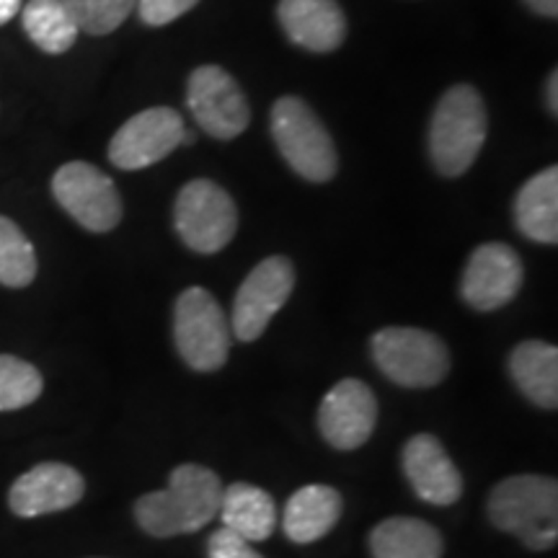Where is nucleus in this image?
Segmentation results:
<instances>
[{"instance_id":"obj_8","label":"nucleus","mask_w":558,"mask_h":558,"mask_svg":"<svg viewBox=\"0 0 558 558\" xmlns=\"http://www.w3.org/2000/svg\"><path fill=\"white\" fill-rule=\"evenodd\" d=\"M52 197L90 233H109L122 222V197L114 181L86 160H70L52 177Z\"/></svg>"},{"instance_id":"obj_11","label":"nucleus","mask_w":558,"mask_h":558,"mask_svg":"<svg viewBox=\"0 0 558 558\" xmlns=\"http://www.w3.org/2000/svg\"><path fill=\"white\" fill-rule=\"evenodd\" d=\"M184 132V120L177 109H145L114 132L109 143V160L122 171L148 169L179 148Z\"/></svg>"},{"instance_id":"obj_10","label":"nucleus","mask_w":558,"mask_h":558,"mask_svg":"<svg viewBox=\"0 0 558 558\" xmlns=\"http://www.w3.org/2000/svg\"><path fill=\"white\" fill-rule=\"evenodd\" d=\"M186 104L202 130L215 140H233L246 132L251 107L233 81V75L218 65L192 70L186 83Z\"/></svg>"},{"instance_id":"obj_7","label":"nucleus","mask_w":558,"mask_h":558,"mask_svg":"<svg viewBox=\"0 0 558 558\" xmlns=\"http://www.w3.org/2000/svg\"><path fill=\"white\" fill-rule=\"evenodd\" d=\"M173 226L186 248L197 254H218L239 230V209L215 181L194 179L179 192L173 205Z\"/></svg>"},{"instance_id":"obj_30","label":"nucleus","mask_w":558,"mask_h":558,"mask_svg":"<svg viewBox=\"0 0 558 558\" xmlns=\"http://www.w3.org/2000/svg\"><path fill=\"white\" fill-rule=\"evenodd\" d=\"M556 88H558V75H556V70H554V73H550V78H548V86H546V99H548L550 114H556V111H558V94H556Z\"/></svg>"},{"instance_id":"obj_2","label":"nucleus","mask_w":558,"mask_h":558,"mask_svg":"<svg viewBox=\"0 0 558 558\" xmlns=\"http://www.w3.org/2000/svg\"><path fill=\"white\" fill-rule=\"evenodd\" d=\"M492 525L512 533L530 550H548L558 543V481L538 473H520L499 481L486 501Z\"/></svg>"},{"instance_id":"obj_16","label":"nucleus","mask_w":558,"mask_h":558,"mask_svg":"<svg viewBox=\"0 0 558 558\" xmlns=\"http://www.w3.org/2000/svg\"><path fill=\"white\" fill-rule=\"evenodd\" d=\"M277 19L290 41L308 52H333L347 37V19L337 0H279Z\"/></svg>"},{"instance_id":"obj_14","label":"nucleus","mask_w":558,"mask_h":558,"mask_svg":"<svg viewBox=\"0 0 558 558\" xmlns=\"http://www.w3.org/2000/svg\"><path fill=\"white\" fill-rule=\"evenodd\" d=\"M86 494V481L73 465L39 463L21 473L9 492V507L16 518L32 520L41 514L75 507Z\"/></svg>"},{"instance_id":"obj_28","label":"nucleus","mask_w":558,"mask_h":558,"mask_svg":"<svg viewBox=\"0 0 558 558\" xmlns=\"http://www.w3.org/2000/svg\"><path fill=\"white\" fill-rule=\"evenodd\" d=\"M525 5H530L538 16H546V19L558 16V0H525Z\"/></svg>"},{"instance_id":"obj_15","label":"nucleus","mask_w":558,"mask_h":558,"mask_svg":"<svg viewBox=\"0 0 558 558\" xmlns=\"http://www.w3.org/2000/svg\"><path fill=\"white\" fill-rule=\"evenodd\" d=\"M401 465L414 494L427 505L450 507L463 497V476L458 465L429 432H418L403 445Z\"/></svg>"},{"instance_id":"obj_24","label":"nucleus","mask_w":558,"mask_h":558,"mask_svg":"<svg viewBox=\"0 0 558 558\" xmlns=\"http://www.w3.org/2000/svg\"><path fill=\"white\" fill-rule=\"evenodd\" d=\"M45 390V378L32 362L0 354V411L32 407Z\"/></svg>"},{"instance_id":"obj_25","label":"nucleus","mask_w":558,"mask_h":558,"mask_svg":"<svg viewBox=\"0 0 558 558\" xmlns=\"http://www.w3.org/2000/svg\"><path fill=\"white\" fill-rule=\"evenodd\" d=\"M135 3L137 0H62L78 29L90 37H104V34L120 29Z\"/></svg>"},{"instance_id":"obj_13","label":"nucleus","mask_w":558,"mask_h":558,"mask_svg":"<svg viewBox=\"0 0 558 558\" xmlns=\"http://www.w3.org/2000/svg\"><path fill=\"white\" fill-rule=\"evenodd\" d=\"M378 427V399L357 378H344L324 396L318 407V429L333 450H357Z\"/></svg>"},{"instance_id":"obj_1","label":"nucleus","mask_w":558,"mask_h":558,"mask_svg":"<svg viewBox=\"0 0 558 558\" xmlns=\"http://www.w3.org/2000/svg\"><path fill=\"white\" fill-rule=\"evenodd\" d=\"M220 499L218 473L199 463H184L171 471L169 486L135 501V520L153 538H177L197 533L218 518Z\"/></svg>"},{"instance_id":"obj_5","label":"nucleus","mask_w":558,"mask_h":558,"mask_svg":"<svg viewBox=\"0 0 558 558\" xmlns=\"http://www.w3.org/2000/svg\"><path fill=\"white\" fill-rule=\"evenodd\" d=\"M173 344L194 373H215L228 362L233 331L213 292L190 288L173 305Z\"/></svg>"},{"instance_id":"obj_17","label":"nucleus","mask_w":558,"mask_h":558,"mask_svg":"<svg viewBox=\"0 0 558 558\" xmlns=\"http://www.w3.org/2000/svg\"><path fill=\"white\" fill-rule=\"evenodd\" d=\"M341 494L333 486L308 484L298 488L282 512L284 535L298 546H308L329 535L341 518Z\"/></svg>"},{"instance_id":"obj_18","label":"nucleus","mask_w":558,"mask_h":558,"mask_svg":"<svg viewBox=\"0 0 558 558\" xmlns=\"http://www.w3.org/2000/svg\"><path fill=\"white\" fill-rule=\"evenodd\" d=\"M218 514L222 527L233 530L248 543L269 541L277 530L275 497L259 486L246 484V481H235V484L222 488Z\"/></svg>"},{"instance_id":"obj_20","label":"nucleus","mask_w":558,"mask_h":558,"mask_svg":"<svg viewBox=\"0 0 558 558\" xmlns=\"http://www.w3.org/2000/svg\"><path fill=\"white\" fill-rule=\"evenodd\" d=\"M514 222L525 239L556 246L558 243V169L535 173L527 179L514 199Z\"/></svg>"},{"instance_id":"obj_21","label":"nucleus","mask_w":558,"mask_h":558,"mask_svg":"<svg viewBox=\"0 0 558 558\" xmlns=\"http://www.w3.org/2000/svg\"><path fill=\"white\" fill-rule=\"evenodd\" d=\"M373 558H442L439 530L416 518H388L369 533Z\"/></svg>"},{"instance_id":"obj_26","label":"nucleus","mask_w":558,"mask_h":558,"mask_svg":"<svg viewBox=\"0 0 558 558\" xmlns=\"http://www.w3.org/2000/svg\"><path fill=\"white\" fill-rule=\"evenodd\" d=\"M199 0H137L140 19L148 26H166L190 13Z\"/></svg>"},{"instance_id":"obj_3","label":"nucleus","mask_w":558,"mask_h":558,"mask_svg":"<svg viewBox=\"0 0 558 558\" xmlns=\"http://www.w3.org/2000/svg\"><path fill=\"white\" fill-rule=\"evenodd\" d=\"M488 120L481 94L469 83L445 90L429 122V156L442 177L456 179L476 163Z\"/></svg>"},{"instance_id":"obj_9","label":"nucleus","mask_w":558,"mask_h":558,"mask_svg":"<svg viewBox=\"0 0 558 558\" xmlns=\"http://www.w3.org/2000/svg\"><path fill=\"white\" fill-rule=\"evenodd\" d=\"M295 290V267L288 256H269L256 264L235 292L230 331L239 341H256Z\"/></svg>"},{"instance_id":"obj_4","label":"nucleus","mask_w":558,"mask_h":558,"mask_svg":"<svg viewBox=\"0 0 558 558\" xmlns=\"http://www.w3.org/2000/svg\"><path fill=\"white\" fill-rule=\"evenodd\" d=\"M271 137L290 169L313 184L337 177L339 156L329 130L320 124L308 104L298 96H284L271 107Z\"/></svg>"},{"instance_id":"obj_12","label":"nucleus","mask_w":558,"mask_h":558,"mask_svg":"<svg viewBox=\"0 0 558 558\" xmlns=\"http://www.w3.org/2000/svg\"><path fill=\"white\" fill-rule=\"evenodd\" d=\"M525 282L520 254L507 243H481L465 264L460 279V298L473 311L492 313L512 303Z\"/></svg>"},{"instance_id":"obj_6","label":"nucleus","mask_w":558,"mask_h":558,"mask_svg":"<svg viewBox=\"0 0 558 558\" xmlns=\"http://www.w3.org/2000/svg\"><path fill=\"white\" fill-rule=\"evenodd\" d=\"M375 365L401 388H435L448 378L450 354L437 333L414 326H388L369 341Z\"/></svg>"},{"instance_id":"obj_27","label":"nucleus","mask_w":558,"mask_h":558,"mask_svg":"<svg viewBox=\"0 0 558 558\" xmlns=\"http://www.w3.org/2000/svg\"><path fill=\"white\" fill-rule=\"evenodd\" d=\"M207 556L209 558H264L248 541H243L241 535H235L233 530L228 527L215 530V533L209 535Z\"/></svg>"},{"instance_id":"obj_22","label":"nucleus","mask_w":558,"mask_h":558,"mask_svg":"<svg viewBox=\"0 0 558 558\" xmlns=\"http://www.w3.org/2000/svg\"><path fill=\"white\" fill-rule=\"evenodd\" d=\"M21 24L29 39L47 54H62L73 50L78 41V24L62 5V0H29L21 9Z\"/></svg>"},{"instance_id":"obj_19","label":"nucleus","mask_w":558,"mask_h":558,"mask_svg":"<svg viewBox=\"0 0 558 558\" xmlns=\"http://www.w3.org/2000/svg\"><path fill=\"white\" fill-rule=\"evenodd\" d=\"M509 375L527 401L538 409H558V349L527 339L509 354Z\"/></svg>"},{"instance_id":"obj_23","label":"nucleus","mask_w":558,"mask_h":558,"mask_svg":"<svg viewBox=\"0 0 558 558\" xmlns=\"http://www.w3.org/2000/svg\"><path fill=\"white\" fill-rule=\"evenodd\" d=\"M37 277V254L16 222L0 215V284L11 290L29 288Z\"/></svg>"},{"instance_id":"obj_29","label":"nucleus","mask_w":558,"mask_h":558,"mask_svg":"<svg viewBox=\"0 0 558 558\" xmlns=\"http://www.w3.org/2000/svg\"><path fill=\"white\" fill-rule=\"evenodd\" d=\"M24 9V0H0V26L16 19V13Z\"/></svg>"}]
</instances>
